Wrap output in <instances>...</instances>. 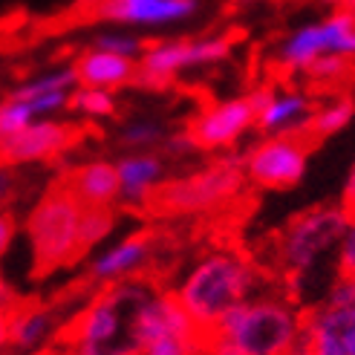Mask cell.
<instances>
[{
  "mask_svg": "<svg viewBox=\"0 0 355 355\" xmlns=\"http://www.w3.org/2000/svg\"><path fill=\"white\" fill-rule=\"evenodd\" d=\"M269 269L243 245L220 243L197 254L176 277L171 292L205 335L263 289H269Z\"/></svg>",
  "mask_w": 355,
  "mask_h": 355,
  "instance_id": "1",
  "label": "cell"
},
{
  "mask_svg": "<svg viewBox=\"0 0 355 355\" xmlns=\"http://www.w3.org/2000/svg\"><path fill=\"white\" fill-rule=\"evenodd\" d=\"M349 223V211L341 202H321L300 214L289 217L272 240V257L283 289H289L300 300V289L321 283L327 295L329 283L338 277L335 254Z\"/></svg>",
  "mask_w": 355,
  "mask_h": 355,
  "instance_id": "2",
  "label": "cell"
},
{
  "mask_svg": "<svg viewBox=\"0 0 355 355\" xmlns=\"http://www.w3.org/2000/svg\"><path fill=\"white\" fill-rule=\"evenodd\" d=\"M272 61L289 78L335 90L355 76V17L344 9H332L295 26L277 41Z\"/></svg>",
  "mask_w": 355,
  "mask_h": 355,
  "instance_id": "3",
  "label": "cell"
},
{
  "mask_svg": "<svg viewBox=\"0 0 355 355\" xmlns=\"http://www.w3.org/2000/svg\"><path fill=\"white\" fill-rule=\"evenodd\" d=\"M153 286V277H141L96 289L58 338L67 355H136V315Z\"/></svg>",
  "mask_w": 355,
  "mask_h": 355,
  "instance_id": "4",
  "label": "cell"
},
{
  "mask_svg": "<svg viewBox=\"0 0 355 355\" xmlns=\"http://www.w3.org/2000/svg\"><path fill=\"white\" fill-rule=\"evenodd\" d=\"M306 306L283 286L263 289L211 332L237 355H286L304 341Z\"/></svg>",
  "mask_w": 355,
  "mask_h": 355,
  "instance_id": "5",
  "label": "cell"
},
{
  "mask_svg": "<svg viewBox=\"0 0 355 355\" xmlns=\"http://www.w3.org/2000/svg\"><path fill=\"white\" fill-rule=\"evenodd\" d=\"M248 188L243 153L208 156L197 168L173 173L159 191L150 214L168 220H193L211 217L223 208H232Z\"/></svg>",
  "mask_w": 355,
  "mask_h": 355,
  "instance_id": "6",
  "label": "cell"
},
{
  "mask_svg": "<svg viewBox=\"0 0 355 355\" xmlns=\"http://www.w3.org/2000/svg\"><path fill=\"white\" fill-rule=\"evenodd\" d=\"M81 217L84 205L67 191L61 180H55L32 202L24 220V234L29 240V252L38 275H55L87 260Z\"/></svg>",
  "mask_w": 355,
  "mask_h": 355,
  "instance_id": "7",
  "label": "cell"
},
{
  "mask_svg": "<svg viewBox=\"0 0 355 355\" xmlns=\"http://www.w3.org/2000/svg\"><path fill=\"white\" fill-rule=\"evenodd\" d=\"M78 90V76L73 64L46 67L26 76L0 98V141L26 130L35 121L64 119Z\"/></svg>",
  "mask_w": 355,
  "mask_h": 355,
  "instance_id": "8",
  "label": "cell"
},
{
  "mask_svg": "<svg viewBox=\"0 0 355 355\" xmlns=\"http://www.w3.org/2000/svg\"><path fill=\"white\" fill-rule=\"evenodd\" d=\"M205 338L176 295L156 283L136 315V355H202Z\"/></svg>",
  "mask_w": 355,
  "mask_h": 355,
  "instance_id": "9",
  "label": "cell"
},
{
  "mask_svg": "<svg viewBox=\"0 0 355 355\" xmlns=\"http://www.w3.org/2000/svg\"><path fill=\"white\" fill-rule=\"evenodd\" d=\"M232 35H191V38L148 41L139 61V87H168L193 69H211L232 58Z\"/></svg>",
  "mask_w": 355,
  "mask_h": 355,
  "instance_id": "10",
  "label": "cell"
},
{
  "mask_svg": "<svg viewBox=\"0 0 355 355\" xmlns=\"http://www.w3.org/2000/svg\"><path fill=\"white\" fill-rule=\"evenodd\" d=\"M159 260V237L150 228L124 232L116 240L98 245L84 260V280L93 292L110 289L128 280H141L153 275Z\"/></svg>",
  "mask_w": 355,
  "mask_h": 355,
  "instance_id": "11",
  "label": "cell"
},
{
  "mask_svg": "<svg viewBox=\"0 0 355 355\" xmlns=\"http://www.w3.org/2000/svg\"><path fill=\"white\" fill-rule=\"evenodd\" d=\"M309 145L304 136H260L243 150L245 180L257 191H289L306 176Z\"/></svg>",
  "mask_w": 355,
  "mask_h": 355,
  "instance_id": "12",
  "label": "cell"
},
{
  "mask_svg": "<svg viewBox=\"0 0 355 355\" xmlns=\"http://www.w3.org/2000/svg\"><path fill=\"white\" fill-rule=\"evenodd\" d=\"M185 130L197 141L200 153H208V156L237 153L240 141L252 130H257L252 96L240 93V96H228V98L202 104V107L188 119Z\"/></svg>",
  "mask_w": 355,
  "mask_h": 355,
  "instance_id": "13",
  "label": "cell"
},
{
  "mask_svg": "<svg viewBox=\"0 0 355 355\" xmlns=\"http://www.w3.org/2000/svg\"><path fill=\"white\" fill-rule=\"evenodd\" d=\"M257 133L260 136H304L309 133V124L315 116V93L309 87H300L295 81L280 84H260L252 93Z\"/></svg>",
  "mask_w": 355,
  "mask_h": 355,
  "instance_id": "14",
  "label": "cell"
},
{
  "mask_svg": "<svg viewBox=\"0 0 355 355\" xmlns=\"http://www.w3.org/2000/svg\"><path fill=\"white\" fill-rule=\"evenodd\" d=\"M200 9V0H98L90 9V17L104 26L156 35L191 24Z\"/></svg>",
  "mask_w": 355,
  "mask_h": 355,
  "instance_id": "15",
  "label": "cell"
},
{
  "mask_svg": "<svg viewBox=\"0 0 355 355\" xmlns=\"http://www.w3.org/2000/svg\"><path fill=\"white\" fill-rule=\"evenodd\" d=\"M78 141V128L67 119L35 121L26 130L15 133L0 141V162L21 171L26 165H46L58 162L64 153L73 150Z\"/></svg>",
  "mask_w": 355,
  "mask_h": 355,
  "instance_id": "16",
  "label": "cell"
},
{
  "mask_svg": "<svg viewBox=\"0 0 355 355\" xmlns=\"http://www.w3.org/2000/svg\"><path fill=\"white\" fill-rule=\"evenodd\" d=\"M116 173L119 205L128 211H150L171 180V162L159 150H124L116 156Z\"/></svg>",
  "mask_w": 355,
  "mask_h": 355,
  "instance_id": "17",
  "label": "cell"
},
{
  "mask_svg": "<svg viewBox=\"0 0 355 355\" xmlns=\"http://www.w3.org/2000/svg\"><path fill=\"white\" fill-rule=\"evenodd\" d=\"M69 318L49 300H17L9 315V355H38L61 338Z\"/></svg>",
  "mask_w": 355,
  "mask_h": 355,
  "instance_id": "18",
  "label": "cell"
},
{
  "mask_svg": "<svg viewBox=\"0 0 355 355\" xmlns=\"http://www.w3.org/2000/svg\"><path fill=\"white\" fill-rule=\"evenodd\" d=\"M304 347L309 355H355V306H309Z\"/></svg>",
  "mask_w": 355,
  "mask_h": 355,
  "instance_id": "19",
  "label": "cell"
},
{
  "mask_svg": "<svg viewBox=\"0 0 355 355\" xmlns=\"http://www.w3.org/2000/svg\"><path fill=\"white\" fill-rule=\"evenodd\" d=\"M58 180L84 208H119V173L116 159L93 156L69 165Z\"/></svg>",
  "mask_w": 355,
  "mask_h": 355,
  "instance_id": "20",
  "label": "cell"
},
{
  "mask_svg": "<svg viewBox=\"0 0 355 355\" xmlns=\"http://www.w3.org/2000/svg\"><path fill=\"white\" fill-rule=\"evenodd\" d=\"M73 67H76L78 84L96 87V90L119 93L124 87L139 81V61L113 55V52H101L96 46H87L84 52H78Z\"/></svg>",
  "mask_w": 355,
  "mask_h": 355,
  "instance_id": "21",
  "label": "cell"
},
{
  "mask_svg": "<svg viewBox=\"0 0 355 355\" xmlns=\"http://www.w3.org/2000/svg\"><path fill=\"white\" fill-rule=\"evenodd\" d=\"M355 119V98L347 90H329L321 101L315 104V116L309 124V141H324L347 130Z\"/></svg>",
  "mask_w": 355,
  "mask_h": 355,
  "instance_id": "22",
  "label": "cell"
},
{
  "mask_svg": "<svg viewBox=\"0 0 355 355\" xmlns=\"http://www.w3.org/2000/svg\"><path fill=\"white\" fill-rule=\"evenodd\" d=\"M171 136V128L162 119H150V116H141V119H130L124 121L116 139L124 150H162L165 139Z\"/></svg>",
  "mask_w": 355,
  "mask_h": 355,
  "instance_id": "23",
  "label": "cell"
},
{
  "mask_svg": "<svg viewBox=\"0 0 355 355\" xmlns=\"http://www.w3.org/2000/svg\"><path fill=\"white\" fill-rule=\"evenodd\" d=\"M90 46H96L101 52H113V55H121V58H130V61H141V55H145V49H148V38L133 29L104 26L93 35Z\"/></svg>",
  "mask_w": 355,
  "mask_h": 355,
  "instance_id": "24",
  "label": "cell"
},
{
  "mask_svg": "<svg viewBox=\"0 0 355 355\" xmlns=\"http://www.w3.org/2000/svg\"><path fill=\"white\" fill-rule=\"evenodd\" d=\"M69 113H76L78 119L87 121H110L119 113V98L110 90H96V87H81L73 96Z\"/></svg>",
  "mask_w": 355,
  "mask_h": 355,
  "instance_id": "25",
  "label": "cell"
},
{
  "mask_svg": "<svg viewBox=\"0 0 355 355\" xmlns=\"http://www.w3.org/2000/svg\"><path fill=\"white\" fill-rule=\"evenodd\" d=\"M119 228V214L116 208H84V217H81V240L87 254L96 252L98 245L110 243V237L116 234Z\"/></svg>",
  "mask_w": 355,
  "mask_h": 355,
  "instance_id": "26",
  "label": "cell"
},
{
  "mask_svg": "<svg viewBox=\"0 0 355 355\" xmlns=\"http://www.w3.org/2000/svg\"><path fill=\"white\" fill-rule=\"evenodd\" d=\"M159 153H162L171 165H182V162H188V159L197 156L200 148H197V141L191 139V133L185 128H176V130H171V136L165 139V145H162Z\"/></svg>",
  "mask_w": 355,
  "mask_h": 355,
  "instance_id": "27",
  "label": "cell"
},
{
  "mask_svg": "<svg viewBox=\"0 0 355 355\" xmlns=\"http://www.w3.org/2000/svg\"><path fill=\"white\" fill-rule=\"evenodd\" d=\"M335 272H338L341 277H355V214H349V223L344 228V237L338 243Z\"/></svg>",
  "mask_w": 355,
  "mask_h": 355,
  "instance_id": "28",
  "label": "cell"
},
{
  "mask_svg": "<svg viewBox=\"0 0 355 355\" xmlns=\"http://www.w3.org/2000/svg\"><path fill=\"white\" fill-rule=\"evenodd\" d=\"M321 304H332V306H355V277H335L329 283V289L324 295Z\"/></svg>",
  "mask_w": 355,
  "mask_h": 355,
  "instance_id": "29",
  "label": "cell"
},
{
  "mask_svg": "<svg viewBox=\"0 0 355 355\" xmlns=\"http://www.w3.org/2000/svg\"><path fill=\"white\" fill-rule=\"evenodd\" d=\"M17 304L15 292L0 280V355H9V315Z\"/></svg>",
  "mask_w": 355,
  "mask_h": 355,
  "instance_id": "30",
  "label": "cell"
},
{
  "mask_svg": "<svg viewBox=\"0 0 355 355\" xmlns=\"http://www.w3.org/2000/svg\"><path fill=\"white\" fill-rule=\"evenodd\" d=\"M17 193H21V176L15 168L0 162V211H12Z\"/></svg>",
  "mask_w": 355,
  "mask_h": 355,
  "instance_id": "31",
  "label": "cell"
},
{
  "mask_svg": "<svg viewBox=\"0 0 355 355\" xmlns=\"http://www.w3.org/2000/svg\"><path fill=\"white\" fill-rule=\"evenodd\" d=\"M17 228H21V225H17L12 211H0V257H3L12 248V243L17 237Z\"/></svg>",
  "mask_w": 355,
  "mask_h": 355,
  "instance_id": "32",
  "label": "cell"
},
{
  "mask_svg": "<svg viewBox=\"0 0 355 355\" xmlns=\"http://www.w3.org/2000/svg\"><path fill=\"white\" fill-rule=\"evenodd\" d=\"M349 214H355V159H352V165L344 176V188H341V200H338Z\"/></svg>",
  "mask_w": 355,
  "mask_h": 355,
  "instance_id": "33",
  "label": "cell"
},
{
  "mask_svg": "<svg viewBox=\"0 0 355 355\" xmlns=\"http://www.w3.org/2000/svg\"><path fill=\"white\" fill-rule=\"evenodd\" d=\"M335 9H344L355 17V0H335Z\"/></svg>",
  "mask_w": 355,
  "mask_h": 355,
  "instance_id": "34",
  "label": "cell"
},
{
  "mask_svg": "<svg viewBox=\"0 0 355 355\" xmlns=\"http://www.w3.org/2000/svg\"><path fill=\"white\" fill-rule=\"evenodd\" d=\"M286 355H309V352H306V347H304V341H300V344H297V347H295L292 352H286Z\"/></svg>",
  "mask_w": 355,
  "mask_h": 355,
  "instance_id": "35",
  "label": "cell"
},
{
  "mask_svg": "<svg viewBox=\"0 0 355 355\" xmlns=\"http://www.w3.org/2000/svg\"><path fill=\"white\" fill-rule=\"evenodd\" d=\"M96 3H98V0H81V6H84V9H87V12H90V9H93V6H96Z\"/></svg>",
  "mask_w": 355,
  "mask_h": 355,
  "instance_id": "36",
  "label": "cell"
}]
</instances>
